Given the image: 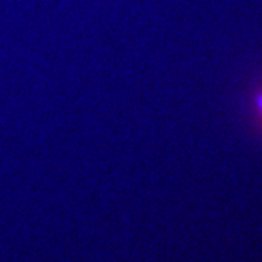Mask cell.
Returning a JSON list of instances; mask_svg holds the SVG:
<instances>
[{"label":"cell","mask_w":262,"mask_h":262,"mask_svg":"<svg viewBox=\"0 0 262 262\" xmlns=\"http://www.w3.org/2000/svg\"><path fill=\"white\" fill-rule=\"evenodd\" d=\"M255 106H256L258 113H259V115L262 117V92L255 98Z\"/></svg>","instance_id":"6da1fadb"}]
</instances>
